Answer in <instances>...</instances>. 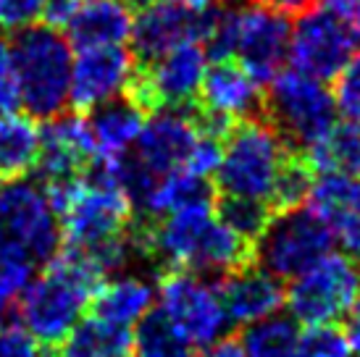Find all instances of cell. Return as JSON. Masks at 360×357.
<instances>
[{"instance_id":"cell-1","label":"cell","mask_w":360,"mask_h":357,"mask_svg":"<svg viewBox=\"0 0 360 357\" xmlns=\"http://www.w3.org/2000/svg\"><path fill=\"white\" fill-rule=\"evenodd\" d=\"M101 284L103 273L90 260L74 249L60 247L48 268L21 294V326L42 347L56 349L79 323L82 313L90 308L92 294Z\"/></svg>"},{"instance_id":"cell-2","label":"cell","mask_w":360,"mask_h":357,"mask_svg":"<svg viewBox=\"0 0 360 357\" xmlns=\"http://www.w3.org/2000/svg\"><path fill=\"white\" fill-rule=\"evenodd\" d=\"M60 223V247L87 252L131 228L134 208L127 192L105 178L82 174L74 181L45 187Z\"/></svg>"},{"instance_id":"cell-3","label":"cell","mask_w":360,"mask_h":357,"mask_svg":"<svg viewBox=\"0 0 360 357\" xmlns=\"http://www.w3.org/2000/svg\"><path fill=\"white\" fill-rule=\"evenodd\" d=\"M21 108L34 121L60 116L71 100L74 48L63 32L37 24L13 37Z\"/></svg>"},{"instance_id":"cell-4","label":"cell","mask_w":360,"mask_h":357,"mask_svg":"<svg viewBox=\"0 0 360 357\" xmlns=\"http://www.w3.org/2000/svg\"><path fill=\"white\" fill-rule=\"evenodd\" d=\"M292 155L287 142L269 121H240L224 139L216 187L229 197H250L269 202L284 160Z\"/></svg>"},{"instance_id":"cell-5","label":"cell","mask_w":360,"mask_h":357,"mask_svg":"<svg viewBox=\"0 0 360 357\" xmlns=\"http://www.w3.org/2000/svg\"><path fill=\"white\" fill-rule=\"evenodd\" d=\"M263 113L279 131L290 150H310L337 124V103L329 82L308 77L302 71L284 69L269 84Z\"/></svg>"},{"instance_id":"cell-6","label":"cell","mask_w":360,"mask_h":357,"mask_svg":"<svg viewBox=\"0 0 360 357\" xmlns=\"http://www.w3.org/2000/svg\"><path fill=\"white\" fill-rule=\"evenodd\" d=\"M360 50L350 16L326 3L308 6L292 21L290 63L295 71L321 82H334Z\"/></svg>"},{"instance_id":"cell-7","label":"cell","mask_w":360,"mask_h":357,"mask_svg":"<svg viewBox=\"0 0 360 357\" xmlns=\"http://www.w3.org/2000/svg\"><path fill=\"white\" fill-rule=\"evenodd\" d=\"M0 249H16L48 266L60 252V223L45 187L34 178L0 184Z\"/></svg>"},{"instance_id":"cell-8","label":"cell","mask_w":360,"mask_h":357,"mask_svg":"<svg viewBox=\"0 0 360 357\" xmlns=\"http://www.w3.org/2000/svg\"><path fill=\"white\" fill-rule=\"evenodd\" d=\"M360 292V266L347 252H329L305 273L292 278L287 308L297 323L331 326L350 313Z\"/></svg>"},{"instance_id":"cell-9","label":"cell","mask_w":360,"mask_h":357,"mask_svg":"<svg viewBox=\"0 0 360 357\" xmlns=\"http://www.w3.org/2000/svg\"><path fill=\"white\" fill-rule=\"evenodd\" d=\"M160 313L190 347H208L224 337L229 316L219 284L192 271H166L158 276Z\"/></svg>"},{"instance_id":"cell-10","label":"cell","mask_w":360,"mask_h":357,"mask_svg":"<svg viewBox=\"0 0 360 357\" xmlns=\"http://www.w3.org/2000/svg\"><path fill=\"white\" fill-rule=\"evenodd\" d=\"M334 245V234L308 208L274 213L269 228L255 242V260L271 276L297 278L321 258H326Z\"/></svg>"},{"instance_id":"cell-11","label":"cell","mask_w":360,"mask_h":357,"mask_svg":"<svg viewBox=\"0 0 360 357\" xmlns=\"http://www.w3.org/2000/svg\"><path fill=\"white\" fill-rule=\"evenodd\" d=\"M208 66V53L200 42H181L153 60L148 71H137L127 95L145 113L158 108H187L192 100L200 98Z\"/></svg>"},{"instance_id":"cell-12","label":"cell","mask_w":360,"mask_h":357,"mask_svg":"<svg viewBox=\"0 0 360 357\" xmlns=\"http://www.w3.org/2000/svg\"><path fill=\"white\" fill-rule=\"evenodd\" d=\"M290 37L292 21L287 13L252 0L242 3L234 58L260 87L271 84L284 71V63H290Z\"/></svg>"},{"instance_id":"cell-13","label":"cell","mask_w":360,"mask_h":357,"mask_svg":"<svg viewBox=\"0 0 360 357\" xmlns=\"http://www.w3.org/2000/svg\"><path fill=\"white\" fill-rule=\"evenodd\" d=\"M137 74V58L127 45L79 48L71 66L69 105L84 113L127 95Z\"/></svg>"},{"instance_id":"cell-14","label":"cell","mask_w":360,"mask_h":357,"mask_svg":"<svg viewBox=\"0 0 360 357\" xmlns=\"http://www.w3.org/2000/svg\"><path fill=\"white\" fill-rule=\"evenodd\" d=\"M200 134L198 116L187 108H158L148 113L131 155L142 169L160 178L187 166Z\"/></svg>"},{"instance_id":"cell-15","label":"cell","mask_w":360,"mask_h":357,"mask_svg":"<svg viewBox=\"0 0 360 357\" xmlns=\"http://www.w3.org/2000/svg\"><path fill=\"white\" fill-rule=\"evenodd\" d=\"M95 139L84 113H60L40 129V155L34 171L45 187L79 178L95 158Z\"/></svg>"},{"instance_id":"cell-16","label":"cell","mask_w":360,"mask_h":357,"mask_svg":"<svg viewBox=\"0 0 360 357\" xmlns=\"http://www.w3.org/2000/svg\"><path fill=\"white\" fill-rule=\"evenodd\" d=\"M200 42V11H187L171 0H150L134 8L131 53L142 63H153L181 42Z\"/></svg>"},{"instance_id":"cell-17","label":"cell","mask_w":360,"mask_h":357,"mask_svg":"<svg viewBox=\"0 0 360 357\" xmlns=\"http://www.w3.org/2000/svg\"><path fill=\"white\" fill-rule=\"evenodd\" d=\"M202 113L240 124L263 113V89L237 60H213L200 87Z\"/></svg>"},{"instance_id":"cell-18","label":"cell","mask_w":360,"mask_h":357,"mask_svg":"<svg viewBox=\"0 0 360 357\" xmlns=\"http://www.w3.org/2000/svg\"><path fill=\"white\" fill-rule=\"evenodd\" d=\"M219 292L229 323H237V326H248L269 316H276L281 305L287 302V289L281 287V281L260 266H248L234 273H226L219 281Z\"/></svg>"},{"instance_id":"cell-19","label":"cell","mask_w":360,"mask_h":357,"mask_svg":"<svg viewBox=\"0 0 360 357\" xmlns=\"http://www.w3.org/2000/svg\"><path fill=\"white\" fill-rule=\"evenodd\" d=\"M134 8L129 0H82L66 27L71 48L127 45L131 37Z\"/></svg>"},{"instance_id":"cell-20","label":"cell","mask_w":360,"mask_h":357,"mask_svg":"<svg viewBox=\"0 0 360 357\" xmlns=\"http://www.w3.org/2000/svg\"><path fill=\"white\" fill-rule=\"evenodd\" d=\"M145 119H148V113L129 95H121L101 108L90 110L87 121H90L95 150H98L95 155H101V158L129 155L140 139Z\"/></svg>"},{"instance_id":"cell-21","label":"cell","mask_w":360,"mask_h":357,"mask_svg":"<svg viewBox=\"0 0 360 357\" xmlns=\"http://www.w3.org/2000/svg\"><path fill=\"white\" fill-rule=\"evenodd\" d=\"M155 292L153 284L140 276H121L105 281L90 299V318L103 320L108 326L129 328L137 326L150 313Z\"/></svg>"},{"instance_id":"cell-22","label":"cell","mask_w":360,"mask_h":357,"mask_svg":"<svg viewBox=\"0 0 360 357\" xmlns=\"http://www.w3.org/2000/svg\"><path fill=\"white\" fill-rule=\"evenodd\" d=\"M200 202H213L210 178H200L181 169L160 176L148 192L145 202L134 213L140 216L137 223H153L169 213H176V210L190 208V205H200Z\"/></svg>"},{"instance_id":"cell-23","label":"cell","mask_w":360,"mask_h":357,"mask_svg":"<svg viewBox=\"0 0 360 357\" xmlns=\"http://www.w3.org/2000/svg\"><path fill=\"white\" fill-rule=\"evenodd\" d=\"M305 208L313 210L334 234L347 221L360 216V178L334 171L316 174Z\"/></svg>"},{"instance_id":"cell-24","label":"cell","mask_w":360,"mask_h":357,"mask_svg":"<svg viewBox=\"0 0 360 357\" xmlns=\"http://www.w3.org/2000/svg\"><path fill=\"white\" fill-rule=\"evenodd\" d=\"M40 155V126L32 116H0V178L27 176Z\"/></svg>"},{"instance_id":"cell-25","label":"cell","mask_w":360,"mask_h":357,"mask_svg":"<svg viewBox=\"0 0 360 357\" xmlns=\"http://www.w3.org/2000/svg\"><path fill=\"white\" fill-rule=\"evenodd\" d=\"M53 352L56 357H134V342L129 328L84 318Z\"/></svg>"},{"instance_id":"cell-26","label":"cell","mask_w":360,"mask_h":357,"mask_svg":"<svg viewBox=\"0 0 360 357\" xmlns=\"http://www.w3.org/2000/svg\"><path fill=\"white\" fill-rule=\"evenodd\" d=\"M308 166L316 174H347L360 178V124L358 121H337L319 145L302 152Z\"/></svg>"},{"instance_id":"cell-27","label":"cell","mask_w":360,"mask_h":357,"mask_svg":"<svg viewBox=\"0 0 360 357\" xmlns=\"http://www.w3.org/2000/svg\"><path fill=\"white\" fill-rule=\"evenodd\" d=\"M240 344L248 357H300V323L287 316H269L242 328Z\"/></svg>"},{"instance_id":"cell-28","label":"cell","mask_w":360,"mask_h":357,"mask_svg":"<svg viewBox=\"0 0 360 357\" xmlns=\"http://www.w3.org/2000/svg\"><path fill=\"white\" fill-rule=\"evenodd\" d=\"M134 357H192V347L174 331L160 310H150L131 334Z\"/></svg>"},{"instance_id":"cell-29","label":"cell","mask_w":360,"mask_h":357,"mask_svg":"<svg viewBox=\"0 0 360 357\" xmlns=\"http://www.w3.org/2000/svg\"><path fill=\"white\" fill-rule=\"evenodd\" d=\"M216 219L226 228H231L237 237L255 245L263 237V231L269 228L271 219H274V210L263 200L229 197V195H224L216 202Z\"/></svg>"},{"instance_id":"cell-30","label":"cell","mask_w":360,"mask_h":357,"mask_svg":"<svg viewBox=\"0 0 360 357\" xmlns=\"http://www.w3.org/2000/svg\"><path fill=\"white\" fill-rule=\"evenodd\" d=\"M313 178H316V171L308 166V160L290 155V158L284 160L279 176H276V184L271 189V210L274 213H284V210L302 208L308 202Z\"/></svg>"},{"instance_id":"cell-31","label":"cell","mask_w":360,"mask_h":357,"mask_svg":"<svg viewBox=\"0 0 360 357\" xmlns=\"http://www.w3.org/2000/svg\"><path fill=\"white\" fill-rule=\"evenodd\" d=\"M34 271L37 263L27 252L0 249V310L19 302L27 287L34 281Z\"/></svg>"},{"instance_id":"cell-32","label":"cell","mask_w":360,"mask_h":357,"mask_svg":"<svg viewBox=\"0 0 360 357\" xmlns=\"http://www.w3.org/2000/svg\"><path fill=\"white\" fill-rule=\"evenodd\" d=\"M300 357H355L347 331L331 326H310L302 334Z\"/></svg>"},{"instance_id":"cell-33","label":"cell","mask_w":360,"mask_h":357,"mask_svg":"<svg viewBox=\"0 0 360 357\" xmlns=\"http://www.w3.org/2000/svg\"><path fill=\"white\" fill-rule=\"evenodd\" d=\"M21 108V84L13 42L0 37V116L16 113Z\"/></svg>"},{"instance_id":"cell-34","label":"cell","mask_w":360,"mask_h":357,"mask_svg":"<svg viewBox=\"0 0 360 357\" xmlns=\"http://www.w3.org/2000/svg\"><path fill=\"white\" fill-rule=\"evenodd\" d=\"M331 92H334V103L342 116L360 124V50L350 60V66L334 79Z\"/></svg>"},{"instance_id":"cell-35","label":"cell","mask_w":360,"mask_h":357,"mask_svg":"<svg viewBox=\"0 0 360 357\" xmlns=\"http://www.w3.org/2000/svg\"><path fill=\"white\" fill-rule=\"evenodd\" d=\"M45 3L48 0H0V30L19 34L30 27H37Z\"/></svg>"},{"instance_id":"cell-36","label":"cell","mask_w":360,"mask_h":357,"mask_svg":"<svg viewBox=\"0 0 360 357\" xmlns=\"http://www.w3.org/2000/svg\"><path fill=\"white\" fill-rule=\"evenodd\" d=\"M0 357H56L53 349H42V344L32 337L21 323L0 328Z\"/></svg>"},{"instance_id":"cell-37","label":"cell","mask_w":360,"mask_h":357,"mask_svg":"<svg viewBox=\"0 0 360 357\" xmlns=\"http://www.w3.org/2000/svg\"><path fill=\"white\" fill-rule=\"evenodd\" d=\"M221 152H224V142L219 137H210V134H200L198 145L192 148L190 160L184 171H190L195 176L200 178H210L216 176V171L221 166Z\"/></svg>"},{"instance_id":"cell-38","label":"cell","mask_w":360,"mask_h":357,"mask_svg":"<svg viewBox=\"0 0 360 357\" xmlns=\"http://www.w3.org/2000/svg\"><path fill=\"white\" fill-rule=\"evenodd\" d=\"M79 3L82 0H48L45 11H42V24L58 32H66L69 21L74 19V13L79 8Z\"/></svg>"},{"instance_id":"cell-39","label":"cell","mask_w":360,"mask_h":357,"mask_svg":"<svg viewBox=\"0 0 360 357\" xmlns=\"http://www.w3.org/2000/svg\"><path fill=\"white\" fill-rule=\"evenodd\" d=\"M198 357H248V355H245V349H242L237 337H221L219 342L202 347V352Z\"/></svg>"},{"instance_id":"cell-40","label":"cell","mask_w":360,"mask_h":357,"mask_svg":"<svg viewBox=\"0 0 360 357\" xmlns=\"http://www.w3.org/2000/svg\"><path fill=\"white\" fill-rule=\"evenodd\" d=\"M252 3L269 6V8L281 11V13H287V16H297L300 11H305L308 6H313V0H252Z\"/></svg>"},{"instance_id":"cell-41","label":"cell","mask_w":360,"mask_h":357,"mask_svg":"<svg viewBox=\"0 0 360 357\" xmlns=\"http://www.w3.org/2000/svg\"><path fill=\"white\" fill-rule=\"evenodd\" d=\"M350 313H352V320H350V328H347V337H350V342H360V292Z\"/></svg>"},{"instance_id":"cell-42","label":"cell","mask_w":360,"mask_h":357,"mask_svg":"<svg viewBox=\"0 0 360 357\" xmlns=\"http://www.w3.org/2000/svg\"><path fill=\"white\" fill-rule=\"evenodd\" d=\"M171 3H176L181 8L187 11H208L210 6H216L219 0H171Z\"/></svg>"},{"instance_id":"cell-43","label":"cell","mask_w":360,"mask_h":357,"mask_svg":"<svg viewBox=\"0 0 360 357\" xmlns=\"http://www.w3.org/2000/svg\"><path fill=\"white\" fill-rule=\"evenodd\" d=\"M321 3H326V6H331V8L342 11V13H345V16H350L352 3H355V0H321Z\"/></svg>"},{"instance_id":"cell-44","label":"cell","mask_w":360,"mask_h":357,"mask_svg":"<svg viewBox=\"0 0 360 357\" xmlns=\"http://www.w3.org/2000/svg\"><path fill=\"white\" fill-rule=\"evenodd\" d=\"M350 21H352V27H355V32H358V37H360V0H355V3H352Z\"/></svg>"},{"instance_id":"cell-45","label":"cell","mask_w":360,"mask_h":357,"mask_svg":"<svg viewBox=\"0 0 360 357\" xmlns=\"http://www.w3.org/2000/svg\"><path fill=\"white\" fill-rule=\"evenodd\" d=\"M352 344V352H355V357H360V342H350Z\"/></svg>"},{"instance_id":"cell-46","label":"cell","mask_w":360,"mask_h":357,"mask_svg":"<svg viewBox=\"0 0 360 357\" xmlns=\"http://www.w3.org/2000/svg\"><path fill=\"white\" fill-rule=\"evenodd\" d=\"M53 355H56V352H53Z\"/></svg>"}]
</instances>
